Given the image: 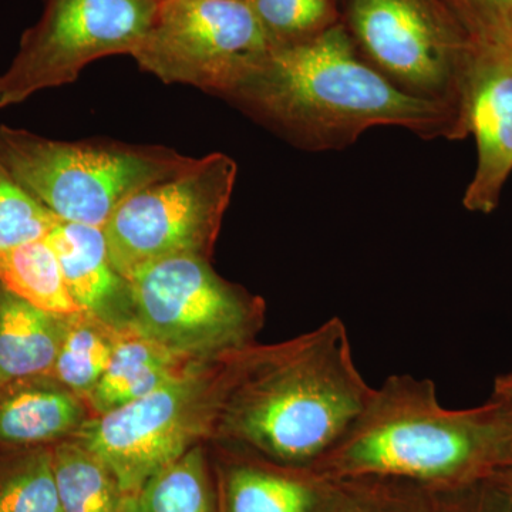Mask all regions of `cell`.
I'll list each match as a JSON object with an SVG mask.
<instances>
[{
    "mask_svg": "<svg viewBox=\"0 0 512 512\" xmlns=\"http://www.w3.org/2000/svg\"><path fill=\"white\" fill-rule=\"evenodd\" d=\"M185 360L131 323L117 328L109 366L89 396L94 409L106 413L153 393L187 372Z\"/></svg>",
    "mask_w": 512,
    "mask_h": 512,
    "instance_id": "cell-16",
    "label": "cell"
},
{
    "mask_svg": "<svg viewBox=\"0 0 512 512\" xmlns=\"http://www.w3.org/2000/svg\"><path fill=\"white\" fill-rule=\"evenodd\" d=\"M116 512H144L143 500L140 493H127L121 498Z\"/></svg>",
    "mask_w": 512,
    "mask_h": 512,
    "instance_id": "cell-30",
    "label": "cell"
},
{
    "mask_svg": "<svg viewBox=\"0 0 512 512\" xmlns=\"http://www.w3.org/2000/svg\"><path fill=\"white\" fill-rule=\"evenodd\" d=\"M133 322L171 352L217 362L252 345L264 303L224 281L208 258L180 255L146 266L128 281Z\"/></svg>",
    "mask_w": 512,
    "mask_h": 512,
    "instance_id": "cell-5",
    "label": "cell"
},
{
    "mask_svg": "<svg viewBox=\"0 0 512 512\" xmlns=\"http://www.w3.org/2000/svg\"><path fill=\"white\" fill-rule=\"evenodd\" d=\"M197 158L173 148L70 141L0 124V163L60 221L103 229L141 188L188 170Z\"/></svg>",
    "mask_w": 512,
    "mask_h": 512,
    "instance_id": "cell-4",
    "label": "cell"
},
{
    "mask_svg": "<svg viewBox=\"0 0 512 512\" xmlns=\"http://www.w3.org/2000/svg\"><path fill=\"white\" fill-rule=\"evenodd\" d=\"M272 50L248 0H158L131 57L161 82L227 97Z\"/></svg>",
    "mask_w": 512,
    "mask_h": 512,
    "instance_id": "cell-9",
    "label": "cell"
},
{
    "mask_svg": "<svg viewBox=\"0 0 512 512\" xmlns=\"http://www.w3.org/2000/svg\"><path fill=\"white\" fill-rule=\"evenodd\" d=\"M222 362L211 372L188 369L153 393L84 421L76 440L106 463L124 494L140 493L198 437L212 433Z\"/></svg>",
    "mask_w": 512,
    "mask_h": 512,
    "instance_id": "cell-8",
    "label": "cell"
},
{
    "mask_svg": "<svg viewBox=\"0 0 512 512\" xmlns=\"http://www.w3.org/2000/svg\"><path fill=\"white\" fill-rule=\"evenodd\" d=\"M355 488V498L342 512H383L375 495L362 481H349Z\"/></svg>",
    "mask_w": 512,
    "mask_h": 512,
    "instance_id": "cell-27",
    "label": "cell"
},
{
    "mask_svg": "<svg viewBox=\"0 0 512 512\" xmlns=\"http://www.w3.org/2000/svg\"><path fill=\"white\" fill-rule=\"evenodd\" d=\"M485 483L493 485L498 491L512 498V467L500 468Z\"/></svg>",
    "mask_w": 512,
    "mask_h": 512,
    "instance_id": "cell-28",
    "label": "cell"
},
{
    "mask_svg": "<svg viewBox=\"0 0 512 512\" xmlns=\"http://www.w3.org/2000/svg\"><path fill=\"white\" fill-rule=\"evenodd\" d=\"M158 0H43L35 25L0 73V110L73 83L107 56H131L156 16Z\"/></svg>",
    "mask_w": 512,
    "mask_h": 512,
    "instance_id": "cell-10",
    "label": "cell"
},
{
    "mask_svg": "<svg viewBox=\"0 0 512 512\" xmlns=\"http://www.w3.org/2000/svg\"><path fill=\"white\" fill-rule=\"evenodd\" d=\"M272 49L315 39L342 22L336 0H248Z\"/></svg>",
    "mask_w": 512,
    "mask_h": 512,
    "instance_id": "cell-22",
    "label": "cell"
},
{
    "mask_svg": "<svg viewBox=\"0 0 512 512\" xmlns=\"http://www.w3.org/2000/svg\"><path fill=\"white\" fill-rule=\"evenodd\" d=\"M116 333L89 313L67 316L52 377L70 392L89 397L109 366Z\"/></svg>",
    "mask_w": 512,
    "mask_h": 512,
    "instance_id": "cell-19",
    "label": "cell"
},
{
    "mask_svg": "<svg viewBox=\"0 0 512 512\" xmlns=\"http://www.w3.org/2000/svg\"><path fill=\"white\" fill-rule=\"evenodd\" d=\"M0 286L53 315L82 312L67 291L59 259L47 238L0 249Z\"/></svg>",
    "mask_w": 512,
    "mask_h": 512,
    "instance_id": "cell-17",
    "label": "cell"
},
{
    "mask_svg": "<svg viewBox=\"0 0 512 512\" xmlns=\"http://www.w3.org/2000/svg\"><path fill=\"white\" fill-rule=\"evenodd\" d=\"M500 402L504 404L505 416H507L508 426H510L511 431L510 463H508L507 467H512V402H505V400H500Z\"/></svg>",
    "mask_w": 512,
    "mask_h": 512,
    "instance_id": "cell-32",
    "label": "cell"
},
{
    "mask_svg": "<svg viewBox=\"0 0 512 512\" xmlns=\"http://www.w3.org/2000/svg\"><path fill=\"white\" fill-rule=\"evenodd\" d=\"M504 404L441 406L436 384L387 377L328 453L312 464L332 480L394 481L456 491L476 487L510 463Z\"/></svg>",
    "mask_w": 512,
    "mask_h": 512,
    "instance_id": "cell-3",
    "label": "cell"
},
{
    "mask_svg": "<svg viewBox=\"0 0 512 512\" xmlns=\"http://www.w3.org/2000/svg\"><path fill=\"white\" fill-rule=\"evenodd\" d=\"M342 25L359 55L397 89L451 107L461 124L476 42L446 0H346Z\"/></svg>",
    "mask_w": 512,
    "mask_h": 512,
    "instance_id": "cell-6",
    "label": "cell"
},
{
    "mask_svg": "<svg viewBox=\"0 0 512 512\" xmlns=\"http://www.w3.org/2000/svg\"><path fill=\"white\" fill-rule=\"evenodd\" d=\"M383 512H448L447 491L394 481H362Z\"/></svg>",
    "mask_w": 512,
    "mask_h": 512,
    "instance_id": "cell-25",
    "label": "cell"
},
{
    "mask_svg": "<svg viewBox=\"0 0 512 512\" xmlns=\"http://www.w3.org/2000/svg\"><path fill=\"white\" fill-rule=\"evenodd\" d=\"M467 512H512V498L488 483L466 491Z\"/></svg>",
    "mask_w": 512,
    "mask_h": 512,
    "instance_id": "cell-26",
    "label": "cell"
},
{
    "mask_svg": "<svg viewBox=\"0 0 512 512\" xmlns=\"http://www.w3.org/2000/svg\"><path fill=\"white\" fill-rule=\"evenodd\" d=\"M448 512L466 511V490L448 491L447 493Z\"/></svg>",
    "mask_w": 512,
    "mask_h": 512,
    "instance_id": "cell-31",
    "label": "cell"
},
{
    "mask_svg": "<svg viewBox=\"0 0 512 512\" xmlns=\"http://www.w3.org/2000/svg\"><path fill=\"white\" fill-rule=\"evenodd\" d=\"M251 451L222 474V512H342L355 498L350 483Z\"/></svg>",
    "mask_w": 512,
    "mask_h": 512,
    "instance_id": "cell-12",
    "label": "cell"
},
{
    "mask_svg": "<svg viewBox=\"0 0 512 512\" xmlns=\"http://www.w3.org/2000/svg\"><path fill=\"white\" fill-rule=\"evenodd\" d=\"M63 512H116L123 491L100 457L76 439L52 447Z\"/></svg>",
    "mask_w": 512,
    "mask_h": 512,
    "instance_id": "cell-18",
    "label": "cell"
},
{
    "mask_svg": "<svg viewBox=\"0 0 512 512\" xmlns=\"http://www.w3.org/2000/svg\"><path fill=\"white\" fill-rule=\"evenodd\" d=\"M476 43L512 47V0H446Z\"/></svg>",
    "mask_w": 512,
    "mask_h": 512,
    "instance_id": "cell-24",
    "label": "cell"
},
{
    "mask_svg": "<svg viewBox=\"0 0 512 512\" xmlns=\"http://www.w3.org/2000/svg\"><path fill=\"white\" fill-rule=\"evenodd\" d=\"M373 389L357 369L345 322L330 318L282 345L228 356L212 433L279 463L312 466Z\"/></svg>",
    "mask_w": 512,
    "mask_h": 512,
    "instance_id": "cell-1",
    "label": "cell"
},
{
    "mask_svg": "<svg viewBox=\"0 0 512 512\" xmlns=\"http://www.w3.org/2000/svg\"><path fill=\"white\" fill-rule=\"evenodd\" d=\"M238 165L227 154L197 158L183 173L141 188L104 225L111 264L126 281L146 266L180 255L210 256Z\"/></svg>",
    "mask_w": 512,
    "mask_h": 512,
    "instance_id": "cell-7",
    "label": "cell"
},
{
    "mask_svg": "<svg viewBox=\"0 0 512 512\" xmlns=\"http://www.w3.org/2000/svg\"><path fill=\"white\" fill-rule=\"evenodd\" d=\"M59 221L0 163V249L46 238Z\"/></svg>",
    "mask_w": 512,
    "mask_h": 512,
    "instance_id": "cell-23",
    "label": "cell"
},
{
    "mask_svg": "<svg viewBox=\"0 0 512 512\" xmlns=\"http://www.w3.org/2000/svg\"><path fill=\"white\" fill-rule=\"evenodd\" d=\"M227 99L308 151L343 150L375 127L463 140L451 107L397 89L363 59L342 22L299 45L274 49Z\"/></svg>",
    "mask_w": 512,
    "mask_h": 512,
    "instance_id": "cell-2",
    "label": "cell"
},
{
    "mask_svg": "<svg viewBox=\"0 0 512 512\" xmlns=\"http://www.w3.org/2000/svg\"><path fill=\"white\" fill-rule=\"evenodd\" d=\"M491 397L497 400H505V402H512V373L498 376L495 379Z\"/></svg>",
    "mask_w": 512,
    "mask_h": 512,
    "instance_id": "cell-29",
    "label": "cell"
},
{
    "mask_svg": "<svg viewBox=\"0 0 512 512\" xmlns=\"http://www.w3.org/2000/svg\"><path fill=\"white\" fill-rule=\"evenodd\" d=\"M46 379L0 386V446L42 447L82 427L76 394Z\"/></svg>",
    "mask_w": 512,
    "mask_h": 512,
    "instance_id": "cell-14",
    "label": "cell"
},
{
    "mask_svg": "<svg viewBox=\"0 0 512 512\" xmlns=\"http://www.w3.org/2000/svg\"><path fill=\"white\" fill-rule=\"evenodd\" d=\"M144 512H222L200 447L158 473L141 490Z\"/></svg>",
    "mask_w": 512,
    "mask_h": 512,
    "instance_id": "cell-21",
    "label": "cell"
},
{
    "mask_svg": "<svg viewBox=\"0 0 512 512\" xmlns=\"http://www.w3.org/2000/svg\"><path fill=\"white\" fill-rule=\"evenodd\" d=\"M0 512H63L52 447L19 448L0 461Z\"/></svg>",
    "mask_w": 512,
    "mask_h": 512,
    "instance_id": "cell-20",
    "label": "cell"
},
{
    "mask_svg": "<svg viewBox=\"0 0 512 512\" xmlns=\"http://www.w3.org/2000/svg\"><path fill=\"white\" fill-rule=\"evenodd\" d=\"M66 318L0 286V386L52 376Z\"/></svg>",
    "mask_w": 512,
    "mask_h": 512,
    "instance_id": "cell-15",
    "label": "cell"
},
{
    "mask_svg": "<svg viewBox=\"0 0 512 512\" xmlns=\"http://www.w3.org/2000/svg\"><path fill=\"white\" fill-rule=\"evenodd\" d=\"M461 126L477 144V167L464 192L466 210L488 215L512 173V47L476 43L468 67Z\"/></svg>",
    "mask_w": 512,
    "mask_h": 512,
    "instance_id": "cell-11",
    "label": "cell"
},
{
    "mask_svg": "<svg viewBox=\"0 0 512 512\" xmlns=\"http://www.w3.org/2000/svg\"><path fill=\"white\" fill-rule=\"evenodd\" d=\"M55 249L64 284L82 312L113 326V318L130 313V285L116 271L103 229L59 221L46 237Z\"/></svg>",
    "mask_w": 512,
    "mask_h": 512,
    "instance_id": "cell-13",
    "label": "cell"
}]
</instances>
